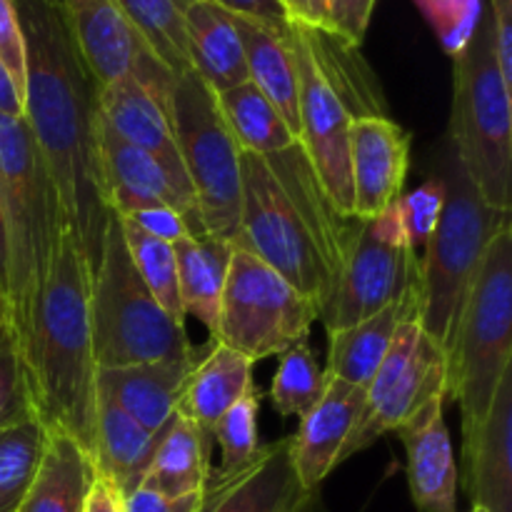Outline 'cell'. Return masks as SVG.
<instances>
[{
    "label": "cell",
    "instance_id": "1",
    "mask_svg": "<svg viewBox=\"0 0 512 512\" xmlns=\"http://www.w3.org/2000/svg\"><path fill=\"white\" fill-rule=\"evenodd\" d=\"M15 5L25 38L23 120L53 180L63 225L93 275L110 218L95 140V85L55 3Z\"/></svg>",
    "mask_w": 512,
    "mask_h": 512
},
{
    "label": "cell",
    "instance_id": "2",
    "mask_svg": "<svg viewBox=\"0 0 512 512\" xmlns=\"http://www.w3.org/2000/svg\"><path fill=\"white\" fill-rule=\"evenodd\" d=\"M20 360L33 415L45 433L68 435L93 460L98 365L90 333V268L65 225Z\"/></svg>",
    "mask_w": 512,
    "mask_h": 512
},
{
    "label": "cell",
    "instance_id": "3",
    "mask_svg": "<svg viewBox=\"0 0 512 512\" xmlns=\"http://www.w3.org/2000/svg\"><path fill=\"white\" fill-rule=\"evenodd\" d=\"M0 203L8 235L5 323L20 350L53 265L63 218L28 123L10 115H0Z\"/></svg>",
    "mask_w": 512,
    "mask_h": 512
},
{
    "label": "cell",
    "instance_id": "4",
    "mask_svg": "<svg viewBox=\"0 0 512 512\" xmlns=\"http://www.w3.org/2000/svg\"><path fill=\"white\" fill-rule=\"evenodd\" d=\"M510 360L512 228L505 225L485 248L445 348V400L460 405L463 430L485 418Z\"/></svg>",
    "mask_w": 512,
    "mask_h": 512
},
{
    "label": "cell",
    "instance_id": "5",
    "mask_svg": "<svg viewBox=\"0 0 512 512\" xmlns=\"http://www.w3.org/2000/svg\"><path fill=\"white\" fill-rule=\"evenodd\" d=\"M453 65V155L480 198L490 208L510 213L512 88L498 70L488 13L470 43L453 55Z\"/></svg>",
    "mask_w": 512,
    "mask_h": 512
},
{
    "label": "cell",
    "instance_id": "6",
    "mask_svg": "<svg viewBox=\"0 0 512 512\" xmlns=\"http://www.w3.org/2000/svg\"><path fill=\"white\" fill-rule=\"evenodd\" d=\"M90 333L98 368L175 360L193 350L185 323L170 318L140 280L115 213L90 275Z\"/></svg>",
    "mask_w": 512,
    "mask_h": 512
},
{
    "label": "cell",
    "instance_id": "7",
    "mask_svg": "<svg viewBox=\"0 0 512 512\" xmlns=\"http://www.w3.org/2000/svg\"><path fill=\"white\" fill-rule=\"evenodd\" d=\"M445 163L443 215L418 270V323L443 350L448 348L485 248L500 228L510 225V213L490 208L480 198L455 155Z\"/></svg>",
    "mask_w": 512,
    "mask_h": 512
},
{
    "label": "cell",
    "instance_id": "8",
    "mask_svg": "<svg viewBox=\"0 0 512 512\" xmlns=\"http://www.w3.org/2000/svg\"><path fill=\"white\" fill-rule=\"evenodd\" d=\"M168 113L205 233L235 240L240 218V148L220 113L218 95L193 70L173 75Z\"/></svg>",
    "mask_w": 512,
    "mask_h": 512
},
{
    "label": "cell",
    "instance_id": "9",
    "mask_svg": "<svg viewBox=\"0 0 512 512\" xmlns=\"http://www.w3.org/2000/svg\"><path fill=\"white\" fill-rule=\"evenodd\" d=\"M233 245L263 260L323 313L335 285L333 270L263 155L240 153V218Z\"/></svg>",
    "mask_w": 512,
    "mask_h": 512
},
{
    "label": "cell",
    "instance_id": "10",
    "mask_svg": "<svg viewBox=\"0 0 512 512\" xmlns=\"http://www.w3.org/2000/svg\"><path fill=\"white\" fill-rule=\"evenodd\" d=\"M320 310L273 268L233 248L213 340L250 363L273 358L308 338Z\"/></svg>",
    "mask_w": 512,
    "mask_h": 512
},
{
    "label": "cell",
    "instance_id": "11",
    "mask_svg": "<svg viewBox=\"0 0 512 512\" xmlns=\"http://www.w3.org/2000/svg\"><path fill=\"white\" fill-rule=\"evenodd\" d=\"M290 45L298 60L300 148L323 185L325 195L343 218H353V180H350V125L353 103L338 88L315 50L310 28L290 23Z\"/></svg>",
    "mask_w": 512,
    "mask_h": 512
},
{
    "label": "cell",
    "instance_id": "12",
    "mask_svg": "<svg viewBox=\"0 0 512 512\" xmlns=\"http://www.w3.org/2000/svg\"><path fill=\"white\" fill-rule=\"evenodd\" d=\"M420 260L405 248L395 203L360 228L320 320L325 335L358 325L418 285Z\"/></svg>",
    "mask_w": 512,
    "mask_h": 512
},
{
    "label": "cell",
    "instance_id": "13",
    "mask_svg": "<svg viewBox=\"0 0 512 512\" xmlns=\"http://www.w3.org/2000/svg\"><path fill=\"white\" fill-rule=\"evenodd\" d=\"M445 395V350L420 328L418 318L398 325L388 355L365 388V413L343 450V463L398 433L428 400Z\"/></svg>",
    "mask_w": 512,
    "mask_h": 512
},
{
    "label": "cell",
    "instance_id": "14",
    "mask_svg": "<svg viewBox=\"0 0 512 512\" xmlns=\"http://www.w3.org/2000/svg\"><path fill=\"white\" fill-rule=\"evenodd\" d=\"M95 140H98L100 175H103L105 203H108L110 213L125 218L138 210L165 205V208H175L185 215L190 230H193V238L208 235L198 208H195V198L175 183L173 175L155 155L120 140L100 120V115H95Z\"/></svg>",
    "mask_w": 512,
    "mask_h": 512
},
{
    "label": "cell",
    "instance_id": "15",
    "mask_svg": "<svg viewBox=\"0 0 512 512\" xmlns=\"http://www.w3.org/2000/svg\"><path fill=\"white\" fill-rule=\"evenodd\" d=\"M55 8L95 88L160 65L115 0H55Z\"/></svg>",
    "mask_w": 512,
    "mask_h": 512
},
{
    "label": "cell",
    "instance_id": "16",
    "mask_svg": "<svg viewBox=\"0 0 512 512\" xmlns=\"http://www.w3.org/2000/svg\"><path fill=\"white\" fill-rule=\"evenodd\" d=\"M410 165V135L395 120L365 113L350 125V180L353 218L358 223L378 218L400 198Z\"/></svg>",
    "mask_w": 512,
    "mask_h": 512
},
{
    "label": "cell",
    "instance_id": "17",
    "mask_svg": "<svg viewBox=\"0 0 512 512\" xmlns=\"http://www.w3.org/2000/svg\"><path fill=\"white\" fill-rule=\"evenodd\" d=\"M363 413L365 388L328 378L320 400L300 418L298 433L290 438L295 478L305 493L313 495L343 463V450L363 420Z\"/></svg>",
    "mask_w": 512,
    "mask_h": 512
},
{
    "label": "cell",
    "instance_id": "18",
    "mask_svg": "<svg viewBox=\"0 0 512 512\" xmlns=\"http://www.w3.org/2000/svg\"><path fill=\"white\" fill-rule=\"evenodd\" d=\"M300 498L310 493L295 478L290 438H280L238 468L210 470L195 512H280Z\"/></svg>",
    "mask_w": 512,
    "mask_h": 512
},
{
    "label": "cell",
    "instance_id": "19",
    "mask_svg": "<svg viewBox=\"0 0 512 512\" xmlns=\"http://www.w3.org/2000/svg\"><path fill=\"white\" fill-rule=\"evenodd\" d=\"M168 105V100L160 98L135 73H128L123 78L113 80V83L95 88V108H98L100 120L120 140L155 155L165 165V170L173 175L175 183L193 195L183 160H180L178 145H175Z\"/></svg>",
    "mask_w": 512,
    "mask_h": 512
},
{
    "label": "cell",
    "instance_id": "20",
    "mask_svg": "<svg viewBox=\"0 0 512 512\" xmlns=\"http://www.w3.org/2000/svg\"><path fill=\"white\" fill-rule=\"evenodd\" d=\"M443 408L445 395H438L398 428L410 498L420 512H455L458 508V463Z\"/></svg>",
    "mask_w": 512,
    "mask_h": 512
},
{
    "label": "cell",
    "instance_id": "21",
    "mask_svg": "<svg viewBox=\"0 0 512 512\" xmlns=\"http://www.w3.org/2000/svg\"><path fill=\"white\" fill-rule=\"evenodd\" d=\"M465 490L473 508L512 512V370L480 423L463 430Z\"/></svg>",
    "mask_w": 512,
    "mask_h": 512
},
{
    "label": "cell",
    "instance_id": "22",
    "mask_svg": "<svg viewBox=\"0 0 512 512\" xmlns=\"http://www.w3.org/2000/svg\"><path fill=\"white\" fill-rule=\"evenodd\" d=\"M208 345H193L185 358L153 360V363L123 365V368H98L95 390L118 403L130 418L138 420L150 433H163L173 420L180 393L193 373L195 363Z\"/></svg>",
    "mask_w": 512,
    "mask_h": 512
},
{
    "label": "cell",
    "instance_id": "23",
    "mask_svg": "<svg viewBox=\"0 0 512 512\" xmlns=\"http://www.w3.org/2000/svg\"><path fill=\"white\" fill-rule=\"evenodd\" d=\"M185 45L190 70L215 95L250 80L238 28L230 13L210 0H188L185 5Z\"/></svg>",
    "mask_w": 512,
    "mask_h": 512
},
{
    "label": "cell",
    "instance_id": "24",
    "mask_svg": "<svg viewBox=\"0 0 512 512\" xmlns=\"http://www.w3.org/2000/svg\"><path fill=\"white\" fill-rule=\"evenodd\" d=\"M243 43L248 78L265 98L270 100L293 138H300V108H298V60L290 45V28L275 30L255 20L230 15Z\"/></svg>",
    "mask_w": 512,
    "mask_h": 512
},
{
    "label": "cell",
    "instance_id": "25",
    "mask_svg": "<svg viewBox=\"0 0 512 512\" xmlns=\"http://www.w3.org/2000/svg\"><path fill=\"white\" fill-rule=\"evenodd\" d=\"M408 318H418V285L363 323L330 333L325 375L348 385L368 388L388 355L395 330Z\"/></svg>",
    "mask_w": 512,
    "mask_h": 512
},
{
    "label": "cell",
    "instance_id": "26",
    "mask_svg": "<svg viewBox=\"0 0 512 512\" xmlns=\"http://www.w3.org/2000/svg\"><path fill=\"white\" fill-rule=\"evenodd\" d=\"M160 433H150L135 418H130L108 395L98 393L95 400L93 430V468L105 475L128 495L143 483Z\"/></svg>",
    "mask_w": 512,
    "mask_h": 512
},
{
    "label": "cell",
    "instance_id": "27",
    "mask_svg": "<svg viewBox=\"0 0 512 512\" xmlns=\"http://www.w3.org/2000/svg\"><path fill=\"white\" fill-rule=\"evenodd\" d=\"M253 385V363L228 345L210 340L180 393L175 415L193 420L210 433L220 415Z\"/></svg>",
    "mask_w": 512,
    "mask_h": 512
},
{
    "label": "cell",
    "instance_id": "28",
    "mask_svg": "<svg viewBox=\"0 0 512 512\" xmlns=\"http://www.w3.org/2000/svg\"><path fill=\"white\" fill-rule=\"evenodd\" d=\"M233 248V240L215 238V235L185 238L173 245L185 318L193 315L198 323L208 328L210 338L218 325L220 300H223Z\"/></svg>",
    "mask_w": 512,
    "mask_h": 512
},
{
    "label": "cell",
    "instance_id": "29",
    "mask_svg": "<svg viewBox=\"0 0 512 512\" xmlns=\"http://www.w3.org/2000/svg\"><path fill=\"white\" fill-rule=\"evenodd\" d=\"M93 478V460L73 438L45 433L38 473L18 512H83Z\"/></svg>",
    "mask_w": 512,
    "mask_h": 512
},
{
    "label": "cell",
    "instance_id": "30",
    "mask_svg": "<svg viewBox=\"0 0 512 512\" xmlns=\"http://www.w3.org/2000/svg\"><path fill=\"white\" fill-rule=\"evenodd\" d=\"M210 433L183 415H173L155 445L143 488L168 498L200 493L210 475Z\"/></svg>",
    "mask_w": 512,
    "mask_h": 512
},
{
    "label": "cell",
    "instance_id": "31",
    "mask_svg": "<svg viewBox=\"0 0 512 512\" xmlns=\"http://www.w3.org/2000/svg\"><path fill=\"white\" fill-rule=\"evenodd\" d=\"M218 108L240 153L275 155L298 143L278 110L250 80L238 88L218 93Z\"/></svg>",
    "mask_w": 512,
    "mask_h": 512
},
{
    "label": "cell",
    "instance_id": "32",
    "mask_svg": "<svg viewBox=\"0 0 512 512\" xmlns=\"http://www.w3.org/2000/svg\"><path fill=\"white\" fill-rule=\"evenodd\" d=\"M145 48L170 75L188 73L185 5L188 0H115Z\"/></svg>",
    "mask_w": 512,
    "mask_h": 512
},
{
    "label": "cell",
    "instance_id": "33",
    "mask_svg": "<svg viewBox=\"0 0 512 512\" xmlns=\"http://www.w3.org/2000/svg\"><path fill=\"white\" fill-rule=\"evenodd\" d=\"M45 430L38 418L0 428V512H18L43 458Z\"/></svg>",
    "mask_w": 512,
    "mask_h": 512
},
{
    "label": "cell",
    "instance_id": "34",
    "mask_svg": "<svg viewBox=\"0 0 512 512\" xmlns=\"http://www.w3.org/2000/svg\"><path fill=\"white\" fill-rule=\"evenodd\" d=\"M120 228H123V238L125 245H128L130 260H133L140 280H143L145 288L150 290L155 303H158L170 318L178 320V323H185V310L183 303H180L178 288V260H175L173 245L143 233L138 225L128 223V220L123 218H120Z\"/></svg>",
    "mask_w": 512,
    "mask_h": 512
},
{
    "label": "cell",
    "instance_id": "35",
    "mask_svg": "<svg viewBox=\"0 0 512 512\" xmlns=\"http://www.w3.org/2000/svg\"><path fill=\"white\" fill-rule=\"evenodd\" d=\"M280 363L275 370L273 385H270V400L280 415H295L303 418L323 395L325 370L320 368L315 350L310 348L308 338L298 340L288 350L278 355Z\"/></svg>",
    "mask_w": 512,
    "mask_h": 512
},
{
    "label": "cell",
    "instance_id": "36",
    "mask_svg": "<svg viewBox=\"0 0 512 512\" xmlns=\"http://www.w3.org/2000/svg\"><path fill=\"white\" fill-rule=\"evenodd\" d=\"M263 393L258 385L248 390L235 405H230L218 423L210 430V438L220 445V465L218 470H233L238 465L248 463L260 448L258 438V413Z\"/></svg>",
    "mask_w": 512,
    "mask_h": 512
},
{
    "label": "cell",
    "instance_id": "37",
    "mask_svg": "<svg viewBox=\"0 0 512 512\" xmlns=\"http://www.w3.org/2000/svg\"><path fill=\"white\" fill-rule=\"evenodd\" d=\"M445 205V183L443 178H430L425 180L420 188L413 193L400 195L395 200V210H398L400 230H403L405 248L415 255L423 258L425 248H428L430 238H433L438 220L443 215Z\"/></svg>",
    "mask_w": 512,
    "mask_h": 512
},
{
    "label": "cell",
    "instance_id": "38",
    "mask_svg": "<svg viewBox=\"0 0 512 512\" xmlns=\"http://www.w3.org/2000/svg\"><path fill=\"white\" fill-rule=\"evenodd\" d=\"M445 53L458 55L483 20V0H415Z\"/></svg>",
    "mask_w": 512,
    "mask_h": 512
},
{
    "label": "cell",
    "instance_id": "39",
    "mask_svg": "<svg viewBox=\"0 0 512 512\" xmlns=\"http://www.w3.org/2000/svg\"><path fill=\"white\" fill-rule=\"evenodd\" d=\"M35 418L25 383L23 360L8 323L0 320V428Z\"/></svg>",
    "mask_w": 512,
    "mask_h": 512
},
{
    "label": "cell",
    "instance_id": "40",
    "mask_svg": "<svg viewBox=\"0 0 512 512\" xmlns=\"http://www.w3.org/2000/svg\"><path fill=\"white\" fill-rule=\"evenodd\" d=\"M378 0H330L328 28L325 33L335 35L343 43L360 48L368 33L370 18Z\"/></svg>",
    "mask_w": 512,
    "mask_h": 512
},
{
    "label": "cell",
    "instance_id": "41",
    "mask_svg": "<svg viewBox=\"0 0 512 512\" xmlns=\"http://www.w3.org/2000/svg\"><path fill=\"white\" fill-rule=\"evenodd\" d=\"M0 60L13 75L15 85L25 88V38L15 0H0Z\"/></svg>",
    "mask_w": 512,
    "mask_h": 512
},
{
    "label": "cell",
    "instance_id": "42",
    "mask_svg": "<svg viewBox=\"0 0 512 512\" xmlns=\"http://www.w3.org/2000/svg\"><path fill=\"white\" fill-rule=\"evenodd\" d=\"M123 220L138 225L143 233L153 235V238L158 240H165V243L170 245L180 243V240L185 238H193V230H190L185 215L175 208H165V205H160V208L138 210V213L125 215Z\"/></svg>",
    "mask_w": 512,
    "mask_h": 512
},
{
    "label": "cell",
    "instance_id": "43",
    "mask_svg": "<svg viewBox=\"0 0 512 512\" xmlns=\"http://www.w3.org/2000/svg\"><path fill=\"white\" fill-rule=\"evenodd\" d=\"M488 15L498 70L512 88V0H490Z\"/></svg>",
    "mask_w": 512,
    "mask_h": 512
},
{
    "label": "cell",
    "instance_id": "44",
    "mask_svg": "<svg viewBox=\"0 0 512 512\" xmlns=\"http://www.w3.org/2000/svg\"><path fill=\"white\" fill-rule=\"evenodd\" d=\"M225 13L238 15V18L255 20L268 28L275 30H288L290 28V15L280 0H210Z\"/></svg>",
    "mask_w": 512,
    "mask_h": 512
},
{
    "label": "cell",
    "instance_id": "45",
    "mask_svg": "<svg viewBox=\"0 0 512 512\" xmlns=\"http://www.w3.org/2000/svg\"><path fill=\"white\" fill-rule=\"evenodd\" d=\"M200 498H203V490L168 498V495H160L155 490L138 485V488L125 495V512H195Z\"/></svg>",
    "mask_w": 512,
    "mask_h": 512
},
{
    "label": "cell",
    "instance_id": "46",
    "mask_svg": "<svg viewBox=\"0 0 512 512\" xmlns=\"http://www.w3.org/2000/svg\"><path fill=\"white\" fill-rule=\"evenodd\" d=\"M83 512H125V495L120 493L113 480L95 473L88 495H85Z\"/></svg>",
    "mask_w": 512,
    "mask_h": 512
},
{
    "label": "cell",
    "instance_id": "47",
    "mask_svg": "<svg viewBox=\"0 0 512 512\" xmlns=\"http://www.w3.org/2000/svg\"><path fill=\"white\" fill-rule=\"evenodd\" d=\"M290 15V23H300L305 28H328L330 0H280Z\"/></svg>",
    "mask_w": 512,
    "mask_h": 512
},
{
    "label": "cell",
    "instance_id": "48",
    "mask_svg": "<svg viewBox=\"0 0 512 512\" xmlns=\"http://www.w3.org/2000/svg\"><path fill=\"white\" fill-rule=\"evenodd\" d=\"M0 115H10V118H23V93L15 85L13 75L0 60Z\"/></svg>",
    "mask_w": 512,
    "mask_h": 512
},
{
    "label": "cell",
    "instance_id": "49",
    "mask_svg": "<svg viewBox=\"0 0 512 512\" xmlns=\"http://www.w3.org/2000/svg\"><path fill=\"white\" fill-rule=\"evenodd\" d=\"M5 288H8V235H5L3 203H0V293H3V300Z\"/></svg>",
    "mask_w": 512,
    "mask_h": 512
},
{
    "label": "cell",
    "instance_id": "50",
    "mask_svg": "<svg viewBox=\"0 0 512 512\" xmlns=\"http://www.w3.org/2000/svg\"><path fill=\"white\" fill-rule=\"evenodd\" d=\"M310 498H300V500H295V503H290L288 508H283L280 512H303V508H305V503H308Z\"/></svg>",
    "mask_w": 512,
    "mask_h": 512
},
{
    "label": "cell",
    "instance_id": "51",
    "mask_svg": "<svg viewBox=\"0 0 512 512\" xmlns=\"http://www.w3.org/2000/svg\"><path fill=\"white\" fill-rule=\"evenodd\" d=\"M0 320H5V300H3V293H0Z\"/></svg>",
    "mask_w": 512,
    "mask_h": 512
},
{
    "label": "cell",
    "instance_id": "52",
    "mask_svg": "<svg viewBox=\"0 0 512 512\" xmlns=\"http://www.w3.org/2000/svg\"><path fill=\"white\" fill-rule=\"evenodd\" d=\"M470 512H485V510H480V508H473Z\"/></svg>",
    "mask_w": 512,
    "mask_h": 512
},
{
    "label": "cell",
    "instance_id": "53",
    "mask_svg": "<svg viewBox=\"0 0 512 512\" xmlns=\"http://www.w3.org/2000/svg\"><path fill=\"white\" fill-rule=\"evenodd\" d=\"M50 3H55V0H50Z\"/></svg>",
    "mask_w": 512,
    "mask_h": 512
}]
</instances>
